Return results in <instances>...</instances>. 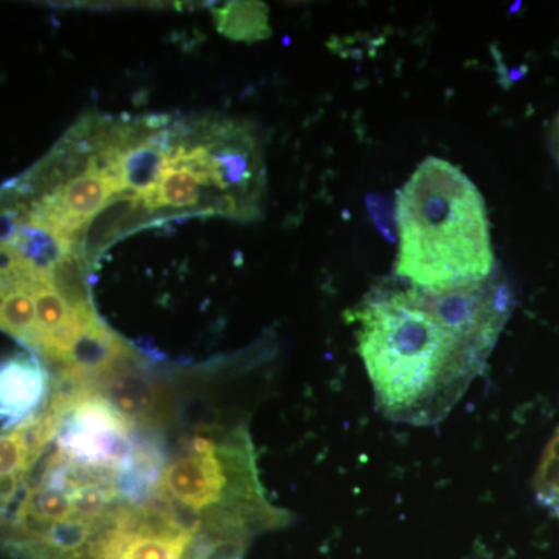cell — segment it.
Instances as JSON below:
<instances>
[{
	"label": "cell",
	"instance_id": "obj_4",
	"mask_svg": "<svg viewBox=\"0 0 559 559\" xmlns=\"http://www.w3.org/2000/svg\"><path fill=\"white\" fill-rule=\"evenodd\" d=\"M221 33L238 40H259L271 35L267 10L264 3L231 2L215 10Z\"/></svg>",
	"mask_w": 559,
	"mask_h": 559
},
{
	"label": "cell",
	"instance_id": "obj_2",
	"mask_svg": "<svg viewBox=\"0 0 559 559\" xmlns=\"http://www.w3.org/2000/svg\"><path fill=\"white\" fill-rule=\"evenodd\" d=\"M395 272L411 286L451 290L492 277L495 253L480 191L451 162L428 157L396 202Z\"/></svg>",
	"mask_w": 559,
	"mask_h": 559
},
{
	"label": "cell",
	"instance_id": "obj_3",
	"mask_svg": "<svg viewBox=\"0 0 559 559\" xmlns=\"http://www.w3.org/2000/svg\"><path fill=\"white\" fill-rule=\"evenodd\" d=\"M51 392L49 367L28 353L0 362V421L7 428L38 414Z\"/></svg>",
	"mask_w": 559,
	"mask_h": 559
},
{
	"label": "cell",
	"instance_id": "obj_1",
	"mask_svg": "<svg viewBox=\"0 0 559 559\" xmlns=\"http://www.w3.org/2000/svg\"><path fill=\"white\" fill-rule=\"evenodd\" d=\"M509 296L489 277L441 293L374 289L360 301L349 322L382 414L412 426L447 417L484 369Z\"/></svg>",
	"mask_w": 559,
	"mask_h": 559
},
{
	"label": "cell",
	"instance_id": "obj_5",
	"mask_svg": "<svg viewBox=\"0 0 559 559\" xmlns=\"http://www.w3.org/2000/svg\"><path fill=\"white\" fill-rule=\"evenodd\" d=\"M558 148H559V120H558Z\"/></svg>",
	"mask_w": 559,
	"mask_h": 559
}]
</instances>
